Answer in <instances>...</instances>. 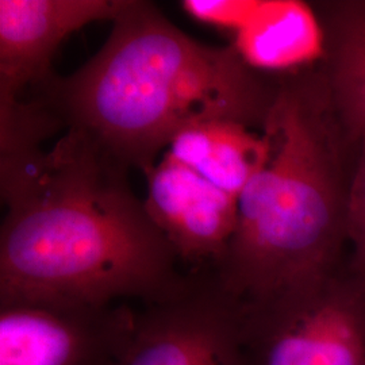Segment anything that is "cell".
Returning a JSON list of instances; mask_svg holds the SVG:
<instances>
[{
    "mask_svg": "<svg viewBox=\"0 0 365 365\" xmlns=\"http://www.w3.org/2000/svg\"><path fill=\"white\" fill-rule=\"evenodd\" d=\"M125 0H0V113L42 91L73 31L114 21Z\"/></svg>",
    "mask_w": 365,
    "mask_h": 365,
    "instance_id": "cell-7",
    "label": "cell"
},
{
    "mask_svg": "<svg viewBox=\"0 0 365 365\" xmlns=\"http://www.w3.org/2000/svg\"><path fill=\"white\" fill-rule=\"evenodd\" d=\"M145 206L179 259L214 267L238 220V199L223 192L167 152L146 175Z\"/></svg>",
    "mask_w": 365,
    "mask_h": 365,
    "instance_id": "cell-8",
    "label": "cell"
},
{
    "mask_svg": "<svg viewBox=\"0 0 365 365\" xmlns=\"http://www.w3.org/2000/svg\"><path fill=\"white\" fill-rule=\"evenodd\" d=\"M260 0H184L182 9L200 24L237 34L248 24Z\"/></svg>",
    "mask_w": 365,
    "mask_h": 365,
    "instance_id": "cell-13",
    "label": "cell"
},
{
    "mask_svg": "<svg viewBox=\"0 0 365 365\" xmlns=\"http://www.w3.org/2000/svg\"><path fill=\"white\" fill-rule=\"evenodd\" d=\"M172 156L229 195L240 197L271 153L268 137L235 120L211 119L180 131L170 145Z\"/></svg>",
    "mask_w": 365,
    "mask_h": 365,
    "instance_id": "cell-10",
    "label": "cell"
},
{
    "mask_svg": "<svg viewBox=\"0 0 365 365\" xmlns=\"http://www.w3.org/2000/svg\"><path fill=\"white\" fill-rule=\"evenodd\" d=\"M339 125L325 78H280L262 128L269 158L238 197L226 253L209 267L242 313L302 295L341 267L349 187Z\"/></svg>",
    "mask_w": 365,
    "mask_h": 365,
    "instance_id": "cell-3",
    "label": "cell"
},
{
    "mask_svg": "<svg viewBox=\"0 0 365 365\" xmlns=\"http://www.w3.org/2000/svg\"><path fill=\"white\" fill-rule=\"evenodd\" d=\"M242 315L249 365H365V277L351 262L302 295Z\"/></svg>",
    "mask_w": 365,
    "mask_h": 365,
    "instance_id": "cell-4",
    "label": "cell"
},
{
    "mask_svg": "<svg viewBox=\"0 0 365 365\" xmlns=\"http://www.w3.org/2000/svg\"><path fill=\"white\" fill-rule=\"evenodd\" d=\"M134 313L126 303L0 304V365H115Z\"/></svg>",
    "mask_w": 365,
    "mask_h": 365,
    "instance_id": "cell-6",
    "label": "cell"
},
{
    "mask_svg": "<svg viewBox=\"0 0 365 365\" xmlns=\"http://www.w3.org/2000/svg\"><path fill=\"white\" fill-rule=\"evenodd\" d=\"M120 164L69 129L49 150L0 153V304L152 303L185 276Z\"/></svg>",
    "mask_w": 365,
    "mask_h": 365,
    "instance_id": "cell-1",
    "label": "cell"
},
{
    "mask_svg": "<svg viewBox=\"0 0 365 365\" xmlns=\"http://www.w3.org/2000/svg\"><path fill=\"white\" fill-rule=\"evenodd\" d=\"M280 78L244 63L235 46L191 38L150 1L125 0L103 46L43 101L64 130L87 134L146 175L185 128L229 119L264 128Z\"/></svg>",
    "mask_w": 365,
    "mask_h": 365,
    "instance_id": "cell-2",
    "label": "cell"
},
{
    "mask_svg": "<svg viewBox=\"0 0 365 365\" xmlns=\"http://www.w3.org/2000/svg\"><path fill=\"white\" fill-rule=\"evenodd\" d=\"M115 365H249L241 304L209 267L175 294L145 303Z\"/></svg>",
    "mask_w": 365,
    "mask_h": 365,
    "instance_id": "cell-5",
    "label": "cell"
},
{
    "mask_svg": "<svg viewBox=\"0 0 365 365\" xmlns=\"http://www.w3.org/2000/svg\"><path fill=\"white\" fill-rule=\"evenodd\" d=\"M360 155L348 190L345 229L353 245L351 265L365 277V137L360 140Z\"/></svg>",
    "mask_w": 365,
    "mask_h": 365,
    "instance_id": "cell-12",
    "label": "cell"
},
{
    "mask_svg": "<svg viewBox=\"0 0 365 365\" xmlns=\"http://www.w3.org/2000/svg\"><path fill=\"white\" fill-rule=\"evenodd\" d=\"M327 36V76L331 105L353 140L365 137V0L336 6Z\"/></svg>",
    "mask_w": 365,
    "mask_h": 365,
    "instance_id": "cell-11",
    "label": "cell"
},
{
    "mask_svg": "<svg viewBox=\"0 0 365 365\" xmlns=\"http://www.w3.org/2000/svg\"><path fill=\"white\" fill-rule=\"evenodd\" d=\"M233 46L252 69L284 76L325 58L327 36L307 3L260 0Z\"/></svg>",
    "mask_w": 365,
    "mask_h": 365,
    "instance_id": "cell-9",
    "label": "cell"
}]
</instances>
